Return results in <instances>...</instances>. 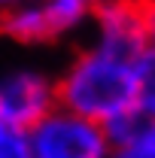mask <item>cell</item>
Instances as JSON below:
<instances>
[{
	"mask_svg": "<svg viewBox=\"0 0 155 158\" xmlns=\"http://www.w3.org/2000/svg\"><path fill=\"white\" fill-rule=\"evenodd\" d=\"M55 94L61 110L107 128L134 110V76L128 64L85 49L55 79Z\"/></svg>",
	"mask_w": 155,
	"mask_h": 158,
	"instance_id": "6da1fadb",
	"label": "cell"
},
{
	"mask_svg": "<svg viewBox=\"0 0 155 158\" xmlns=\"http://www.w3.org/2000/svg\"><path fill=\"white\" fill-rule=\"evenodd\" d=\"M31 158H113L107 128L55 106L27 131Z\"/></svg>",
	"mask_w": 155,
	"mask_h": 158,
	"instance_id": "7a4b0ae2",
	"label": "cell"
},
{
	"mask_svg": "<svg viewBox=\"0 0 155 158\" xmlns=\"http://www.w3.org/2000/svg\"><path fill=\"white\" fill-rule=\"evenodd\" d=\"M94 49L97 55L119 64H134L152 43L149 34V0H103L94 9Z\"/></svg>",
	"mask_w": 155,
	"mask_h": 158,
	"instance_id": "3957f363",
	"label": "cell"
},
{
	"mask_svg": "<svg viewBox=\"0 0 155 158\" xmlns=\"http://www.w3.org/2000/svg\"><path fill=\"white\" fill-rule=\"evenodd\" d=\"M103 0H37L0 15V31L15 43H46L76 31Z\"/></svg>",
	"mask_w": 155,
	"mask_h": 158,
	"instance_id": "277c9868",
	"label": "cell"
},
{
	"mask_svg": "<svg viewBox=\"0 0 155 158\" xmlns=\"http://www.w3.org/2000/svg\"><path fill=\"white\" fill-rule=\"evenodd\" d=\"M55 106H58V94H55V79L49 73L34 70V67H19L0 76V122L3 125L27 134Z\"/></svg>",
	"mask_w": 155,
	"mask_h": 158,
	"instance_id": "5b68a950",
	"label": "cell"
},
{
	"mask_svg": "<svg viewBox=\"0 0 155 158\" xmlns=\"http://www.w3.org/2000/svg\"><path fill=\"white\" fill-rule=\"evenodd\" d=\"M134 76V110L155 118V43L143 49V55L131 64Z\"/></svg>",
	"mask_w": 155,
	"mask_h": 158,
	"instance_id": "8992f818",
	"label": "cell"
},
{
	"mask_svg": "<svg viewBox=\"0 0 155 158\" xmlns=\"http://www.w3.org/2000/svg\"><path fill=\"white\" fill-rule=\"evenodd\" d=\"M113 158H155V118H149L143 125V131L131 143L119 146L113 152Z\"/></svg>",
	"mask_w": 155,
	"mask_h": 158,
	"instance_id": "52a82bcc",
	"label": "cell"
},
{
	"mask_svg": "<svg viewBox=\"0 0 155 158\" xmlns=\"http://www.w3.org/2000/svg\"><path fill=\"white\" fill-rule=\"evenodd\" d=\"M0 158H31V152H27V134L3 125V122H0Z\"/></svg>",
	"mask_w": 155,
	"mask_h": 158,
	"instance_id": "ba28073f",
	"label": "cell"
},
{
	"mask_svg": "<svg viewBox=\"0 0 155 158\" xmlns=\"http://www.w3.org/2000/svg\"><path fill=\"white\" fill-rule=\"evenodd\" d=\"M27 3H37V0H0V15H6V12H12V9H21V6H27Z\"/></svg>",
	"mask_w": 155,
	"mask_h": 158,
	"instance_id": "9c48e42d",
	"label": "cell"
},
{
	"mask_svg": "<svg viewBox=\"0 0 155 158\" xmlns=\"http://www.w3.org/2000/svg\"><path fill=\"white\" fill-rule=\"evenodd\" d=\"M149 34H152V43H155V0H149Z\"/></svg>",
	"mask_w": 155,
	"mask_h": 158,
	"instance_id": "30bf717a",
	"label": "cell"
}]
</instances>
